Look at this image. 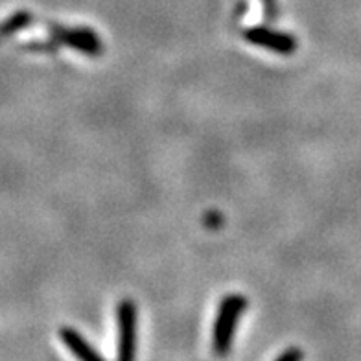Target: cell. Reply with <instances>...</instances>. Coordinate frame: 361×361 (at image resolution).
<instances>
[{
	"label": "cell",
	"instance_id": "8992f818",
	"mask_svg": "<svg viewBox=\"0 0 361 361\" xmlns=\"http://www.w3.org/2000/svg\"><path fill=\"white\" fill-rule=\"evenodd\" d=\"M32 19H34V17H32L30 11H15L11 17H8V19L0 23V37H8V35L11 34H17V32L26 28V26H30Z\"/></svg>",
	"mask_w": 361,
	"mask_h": 361
},
{
	"label": "cell",
	"instance_id": "7a4b0ae2",
	"mask_svg": "<svg viewBox=\"0 0 361 361\" xmlns=\"http://www.w3.org/2000/svg\"><path fill=\"white\" fill-rule=\"evenodd\" d=\"M116 326H118V360H133L137 350V306L131 299H122L118 302Z\"/></svg>",
	"mask_w": 361,
	"mask_h": 361
},
{
	"label": "cell",
	"instance_id": "6da1fadb",
	"mask_svg": "<svg viewBox=\"0 0 361 361\" xmlns=\"http://www.w3.org/2000/svg\"><path fill=\"white\" fill-rule=\"evenodd\" d=\"M245 310H247V299L243 295H227L219 302L214 328H212V347L218 356H225L231 350L238 321Z\"/></svg>",
	"mask_w": 361,
	"mask_h": 361
},
{
	"label": "cell",
	"instance_id": "3957f363",
	"mask_svg": "<svg viewBox=\"0 0 361 361\" xmlns=\"http://www.w3.org/2000/svg\"><path fill=\"white\" fill-rule=\"evenodd\" d=\"M52 32V39L56 43H61L68 48H74L78 52L87 54V56H102L104 52V43L98 37L96 32L89 28H68V26H59V24H52L50 26Z\"/></svg>",
	"mask_w": 361,
	"mask_h": 361
},
{
	"label": "cell",
	"instance_id": "277c9868",
	"mask_svg": "<svg viewBox=\"0 0 361 361\" xmlns=\"http://www.w3.org/2000/svg\"><path fill=\"white\" fill-rule=\"evenodd\" d=\"M245 41L255 47L267 48L271 52L291 56L297 50V39L291 34H286L281 30H273L269 26H252L243 34Z\"/></svg>",
	"mask_w": 361,
	"mask_h": 361
},
{
	"label": "cell",
	"instance_id": "ba28073f",
	"mask_svg": "<svg viewBox=\"0 0 361 361\" xmlns=\"http://www.w3.org/2000/svg\"><path fill=\"white\" fill-rule=\"evenodd\" d=\"M266 4V19L273 20L276 17V0H264Z\"/></svg>",
	"mask_w": 361,
	"mask_h": 361
},
{
	"label": "cell",
	"instance_id": "52a82bcc",
	"mask_svg": "<svg viewBox=\"0 0 361 361\" xmlns=\"http://www.w3.org/2000/svg\"><path fill=\"white\" fill-rule=\"evenodd\" d=\"M305 357V354H302V350H299V348H288V350H284L282 354H279L276 356V361H300Z\"/></svg>",
	"mask_w": 361,
	"mask_h": 361
},
{
	"label": "cell",
	"instance_id": "5b68a950",
	"mask_svg": "<svg viewBox=\"0 0 361 361\" xmlns=\"http://www.w3.org/2000/svg\"><path fill=\"white\" fill-rule=\"evenodd\" d=\"M59 339L63 341V345L68 348V350L74 354L80 360L85 361H102V354L94 350V347L87 341L80 332H76L74 328L71 326H61L59 328Z\"/></svg>",
	"mask_w": 361,
	"mask_h": 361
}]
</instances>
